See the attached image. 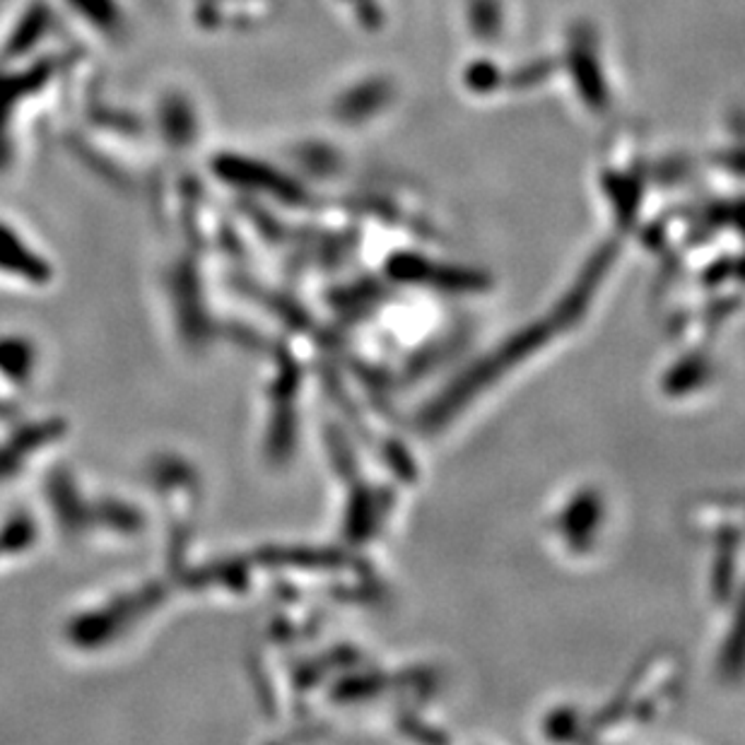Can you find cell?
Returning <instances> with one entry per match:
<instances>
[{
	"label": "cell",
	"instance_id": "1",
	"mask_svg": "<svg viewBox=\"0 0 745 745\" xmlns=\"http://www.w3.org/2000/svg\"><path fill=\"white\" fill-rule=\"evenodd\" d=\"M71 3L80 10V15H85L90 22H95L99 27H109L116 20V5L114 0H71Z\"/></svg>",
	"mask_w": 745,
	"mask_h": 745
}]
</instances>
